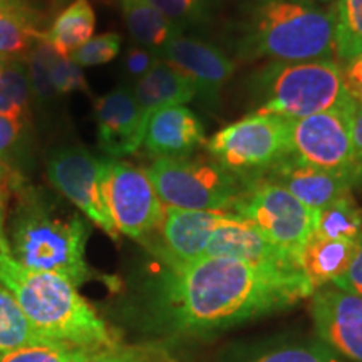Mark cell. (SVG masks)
<instances>
[{
	"instance_id": "6da1fadb",
	"label": "cell",
	"mask_w": 362,
	"mask_h": 362,
	"mask_svg": "<svg viewBox=\"0 0 362 362\" xmlns=\"http://www.w3.org/2000/svg\"><path fill=\"white\" fill-rule=\"evenodd\" d=\"M314 292L304 272L284 274L226 257H203L187 264L158 260L139 302L148 330L193 339L291 309Z\"/></svg>"
},
{
	"instance_id": "7a4b0ae2",
	"label": "cell",
	"mask_w": 362,
	"mask_h": 362,
	"mask_svg": "<svg viewBox=\"0 0 362 362\" xmlns=\"http://www.w3.org/2000/svg\"><path fill=\"white\" fill-rule=\"evenodd\" d=\"M12 197L13 206L6 221L12 259L30 270L61 275L76 287L94 279L86 262L90 228L79 210L25 181Z\"/></svg>"
},
{
	"instance_id": "3957f363",
	"label": "cell",
	"mask_w": 362,
	"mask_h": 362,
	"mask_svg": "<svg viewBox=\"0 0 362 362\" xmlns=\"http://www.w3.org/2000/svg\"><path fill=\"white\" fill-rule=\"evenodd\" d=\"M0 284L47 341L90 351L107 349L121 342L74 284L61 275L21 265L12 259L8 243H0Z\"/></svg>"
},
{
	"instance_id": "277c9868",
	"label": "cell",
	"mask_w": 362,
	"mask_h": 362,
	"mask_svg": "<svg viewBox=\"0 0 362 362\" xmlns=\"http://www.w3.org/2000/svg\"><path fill=\"white\" fill-rule=\"evenodd\" d=\"M238 54L270 62L334 61L336 8L307 0H259L243 24Z\"/></svg>"
},
{
	"instance_id": "5b68a950",
	"label": "cell",
	"mask_w": 362,
	"mask_h": 362,
	"mask_svg": "<svg viewBox=\"0 0 362 362\" xmlns=\"http://www.w3.org/2000/svg\"><path fill=\"white\" fill-rule=\"evenodd\" d=\"M250 90L252 115L291 121L332 110L347 98L334 61L270 62L253 74Z\"/></svg>"
},
{
	"instance_id": "8992f818",
	"label": "cell",
	"mask_w": 362,
	"mask_h": 362,
	"mask_svg": "<svg viewBox=\"0 0 362 362\" xmlns=\"http://www.w3.org/2000/svg\"><path fill=\"white\" fill-rule=\"evenodd\" d=\"M146 173L165 206L232 214L242 192L238 176L214 158L211 161L188 156L156 158Z\"/></svg>"
},
{
	"instance_id": "52a82bcc",
	"label": "cell",
	"mask_w": 362,
	"mask_h": 362,
	"mask_svg": "<svg viewBox=\"0 0 362 362\" xmlns=\"http://www.w3.org/2000/svg\"><path fill=\"white\" fill-rule=\"evenodd\" d=\"M206 149L242 181L257 178L291 153V119L248 115L211 136Z\"/></svg>"
},
{
	"instance_id": "ba28073f",
	"label": "cell",
	"mask_w": 362,
	"mask_h": 362,
	"mask_svg": "<svg viewBox=\"0 0 362 362\" xmlns=\"http://www.w3.org/2000/svg\"><path fill=\"white\" fill-rule=\"evenodd\" d=\"M232 214L247 220L270 242L298 257V260L317 223L315 210L265 176L242 181V192Z\"/></svg>"
},
{
	"instance_id": "9c48e42d",
	"label": "cell",
	"mask_w": 362,
	"mask_h": 362,
	"mask_svg": "<svg viewBox=\"0 0 362 362\" xmlns=\"http://www.w3.org/2000/svg\"><path fill=\"white\" fill-rule=\"evenodd\" d=\"M354 101L347 96L332 110L291 121V155L329 171H362L352 141Z\"/></svg>"
},
{
	"instance_id": "30bf717a",
	"label": "cell",
	"mask_w": 362,
	"mask_h": 362,
	"mask_svg": "<svg viewBox=\"0 0 362 362\" xmlns=\"http://www.w3.org/2000/svg\"><path fill=\"white\" fill-rule=\"evenodd\" d=\"M103 192L117 232L134 240L156 232L165 205L146 171L128 161L104 158Z\"/></svg>"
},
{
	"instance_id": "8fae6325",
	"label": "cell",
	"mask_w": 362,
	"mask_h": 362,
	"mask_svg": "<svg viewBox=\"0 0 362 362\" xmlns=\"http://www.w3.org/2000/svg\"><path fill=\"white\" fill-rule=\"evenodd\" d=\"M49 183L90 223L111 238H117L115 220L103 192V160L94 158L83 146H64L51 153L47 160Z\"/></svg>"
},
{
	"instance_id": "7c38bea8",
	"label": "cell",
	"mask_w": 362,
	"mask_h": 362,
	"mask_svg": "<svg viewBox=\"0 0 362 362\" xmlns=\"http://www.w3.org/2000/svg\"><path fill=\"white\" fill-rule=\"evenodd\" d=\"M310 314L317 336L337 354L362 362V297L336 285L312 293Z\"/></svg>"
},
{
	"instance_id": "4fadbf2b",
	"label": "cell",
	"mask_w": 362,
	"mask_h": 362,
	"mask_svg": "<svg viewBox=\"0 0 362 362\" xmlns=\"http://www.w3.org/2000/svg\"><path fill=\"white\" fill-rule=\"evenodd\" d=\"M205 257H226L265 270L300 274L298 257L270 242L247 220L230 214L211 233Z\"/></svg>"
},
{
	"instance_id": "5bb4252c",
	"label": "cell",
	"mask_w": 362,
	"mask_h": 362,
	"mask_svg": "<svg viewBox=\"0 0 362 362\" xmlns=\"http://www.w3.org/2000/svg\"><path fill=\"white\" fill-rule=\"evenodd\" d=\"M161 59L183 72L193 83L197 96L210 106L220 103L221 89L235 72V62L221 49L183 34L161 49Z\"/></svg>"
},
{
	"instance_id": "9a60e30c",
	"label": "cell",
	"mask_w": 362,
	"mask_h": 362,
	"mask_svg": "<svg viewBox=\"0 0 362 362\" xmlns=\"http://www.w3.org/2000/svg\"><path fill=\"white\" fill-rule=\"evenodd\" d=\"M228 215L225 211L165 206L161 223L155 232L158 233V240L149 245V250L161 262L187 264L203 259L211 233Z\"/></svg>"
},
{
	"instance_id": "2e32d148",
	"label": "cell",
	"mask_w": 362,
	"mask_h": 362,
	"mask_svg": "<svg viewBox=\"0 0 362 362\" xmlns=\"http://www.w3.org/2000/svg\"><path fill=\"white\" fill-rule=\"evenodd\" d=\"M265 178L288 189L297 200L319 211L362 183V171H329L307 165L288 153L267 171Z\"/></svg>"
},
{
	"instance_id": "e0dca14e",
	"label": "cell",
	"mask_w": 362,
	"mask_h": 362,
	"mask_svg": "<svg viewBox=\"0 0 362 362\" xmlns=\"http://www.w3.org/2000/svg\"><path fill=\"white\" fill-rule=\"evenodd\" d=\"M98 121L99 148L107 158L119 160L143 146L144 126L133 89L119 86L104 94L94 106Z\"/></svg>"
},
{
	"instance_id": "ac0fdd59",
	"label": "cell",
	"mask_w": 362,
	"mask_h": 362,
	"mask_svg": "<svg viewBox=\"0 0 362 362\" xmlns=\"http://www.w3.org/2000/svg\"><path fill=\"white\" fill-rule=\"evenodd\" d=\"M203 143L200 117L185 106H170L149 117L143 146L156 158H185Z\"/></svg>"
},
{
	"instance_id": "d6986e66",
	"label": "cell",
	"mask_w": 362,
	"mask_h": 362,
	"mask_svg": "<svg viewBox=\"0 0 362 362\" xmlns=\"http://www.w3.org/2000/svg\"><path fill=\"white\" fill-rule=\"evenodd\" d=\"M25 59L34 96L40 101H52L72 90L88 89L83 69L44 40L35 44Z\"/></svg>"
},
{
	"instance_id": "ffe728a7",
	"label": "cell",
	"mask_w": 362,
	"mask_h": 362,
	"mask_svg": "<svg viewBox=\"0 0 362 362\" xmlns=\"http://www.w3.org/2000/svg\"><path fill=\"white\" fill-rule=\"evenodd\" d=\"M133 93L144 126L156 111L170 106H183L197 98L192 81L165 59H160L151 72L134 84Z\"/></svg>"
},
{
	"instance_id": "44dd1931",
	"label": "cell",
	"mask_w": 362,
	"mask_h": 362,
	"mask_svg": "<svg viewBox=\"0 0 362 362\" xmlns=\"http://www.w3.org/2000/svg\"><path fill=\"white\" fill-rule=\"evenodd\" d=\"M359 242L330 240L312 233L300 252V267L312 287L334 284L349 269Z\"/></svg>"
},
{
	"instance_id": "7402d4cb",
	"label": "cell",
	"mask_w": 362,
	"mask_h": 362,
	"mask_svg": "<svg viewBox=\"0 0 362 362\" xmlns=\"http://www.w3.org/2000/svg\"><path fill=\"white\" fill-rule=\"evenodd\" d=\"M119 6L129 34L143 47L161 54V49L171 39L183 34L149 0H119Z\"/></svg>"
},
{
	"instance_id": "603a6c76",
	"label": "cell",
	"mask_w": 362,
	"mask_h": 362,
	"mask_svg": "<svg viewBox=\"0 0 362 362\" xmlns=\"http://www.w3.org/2000/svg\"><path fill=\"white\" fill-rule=\"evenodd\" d=\"M94 27L96 16L89 0H74L56 17L52 25L44 33L42 40L51 44L62 56L69 57L81 45L93 39Z\"/></svg>"
},
{
	"instance_id": "cb8c5ba5",
	"label": "cell",
	"mask_w": 362,
	"mask_h": 362,
	"mask_svg": "<svg viewBox=\"0 0 362 362\" xmlns=\"http://www.w3.org/2000/svg\"><path fill=\"white\" fill-rule=\"evenodd\" d=\"M33 96L27 59L12 57L0 72V115L27 124Z\"/></svg>"
},
{
	"instance_id": "d4e9b609",
	"label": "cell",
	"mask_w": 362,
	"mask_h": 362,
	"mask_svg": "<svg viewBox=\"0 0 362 362\" xmlns=\"http://www.w3.org/2000/svg\"><path fill=\"white\" fill-rule=\"evenodd\" d=\"M314 233L330 240L361 242L362 240V210L351 193L342 194L337 200L317 211Z\"/></svg>"
},
{
	"instance_id": "484cf974",
	"label": "cell",
	"mask_w": 362,
	"mask_h": 362,
	"mask_svg": "<svg viewBox=\"0 0 362 362\" xmlns=\"http://www.w3.org/2000/svg\"><path fill=\"white\" fill-rule=\"evenodd\" d=\"M40 342L52 341L40 336L12 293L0 284V356Z\"/></svg>"
},
{
	"instance_id": "4316f807",
	"label": "cell",
	"mask_w": 362,
	"mask_h": 362,
	"mask_svg": "<svg viewBox=\"0 0 362 362\" xmlns=\"http://www.w3.org/2000/svg\"><path fill=\"white\" fill-rule=\"evenodd\" d=\"M44 37L27 12H0V52L8 57H27Z\"/></svg>"
},
{
	"instance_id": "83f0119b",
	"label": "cell",
	"mask_w": 362,
	"mask_h": 362,
	"mask_svg": "<svg viewBox=\"0 0 362 362\" xmlns=\"http://www.w3.org/2000/svg\"><path fill=\"white\" fill-rule=\"evenodd\" d=\"M362 54V0H339L336 6L337 64Z\"/></svg>"
},
{
	"instance_id": "f1b7e54d",
	"label": "cell",
	"mask_w": 362,
	"mask_h": 362,
	"mask_svg": "<svg viewBox=\"0 0 362 362\" xmlns=\"http://www.w3.org/2000/svg\"><path fill=\"white\" fill-rule=\"evenodd\" d=\"M238 362H344L342 356L322 341L279 344L253 352Z\"/></svg>"
},
{
	"instance_id": "f546056e",
	"label": "cell",
	"mask_w": 362,
	"mask_h": 362,
	"mask_svg": "<svg viewBox=\"0 0 362 362\" xmlns=\"http://www.w3.org/2000/svg\"><path fill=\"white\" fill-rule=\"evenodd\" d=\"M98 351L61 342H40L0 356V362H86Z\"/></svg>"
},
{
	"instance_id": "4dcf8cb0",
	"label": "cell",
	"mask_w": 362,
	"mask_h": 362,
	"mask_svg": "<svg viewBox=\"0 0 362 362\" xmlns=\"http://www.w3.org/2000/svg\"><path fill=\"white\" fill-rule=\"evenodd\" d=\"M166 19L181 30L203 25L214 19L220 0H149Z\"/></svg>"
},
{
	"instance_id": "1f68e13d",
	"label": "cell",
	"mask_w": 362,
	"mask_h": 362,
	"mask_svg": "<svg viewBox=\"0 0 362 362\" xmlns=\"http://www.w3.org/2000/svg\"><path fill=\"white\" fill-rule=\"evenodd\" d=\"M86 362H176L161 344H116L94 352Z\"/></svg>"
},
{
	"instance_id": "d6a6232c",
	"label": "cell",
	"mask_w": 362,
	"mask_h": 362,
	"mask_svg": "<svg viewBox=\"0 0 362 362\" xmlns=\"http://www.w3.org/2000/svg\"><path fill=\"white\" fill-rule=\"evenodd\" d=\"M119 51L121 35L116 33H107L89 39L84 45H81L78 51L72 52L69 59L83 69V67L107 64V62L117 57Z\"/></svg>"
},
{
	"instance_id": "836d02e7",
	"label": "cell",
	"mask_w": 362,
	"mask_h": 362,
	"mask_svg": "<svg viewBox=\"0 0 362 362\" xmlns=\"http://www.w3.org/2000/svg\"><path fill=\"white\" fill-rule=\"evenodd\" d=\"M24 133L25 124L0 115V165L17 171L13 165L21 158L19 155L22 144H24Z\"/></svg>"
},
{
	"instance_id": "e575fe53",
	"label": "cell",
	"mask_w": 362,
	"mask_h": 362,
	"mask_svg": "<svg viewBox=\"0 0 362 362\" xmlns=\"http://www.w3.org/2000/svg\"><path fill=\"white\" fill-rule=\"evenodd\" d=\"M161 54L153 51V49L143 47V45H133L124 54L123 59V74L134 83L141 81L144 76L151 72L158 62H160Z\"/></svg>"
},
{
	"instance_id": "d590c367",
	"label": "cell",
	"mask_w": 362,
	"mask_h": 362,
	"mask_svg": "<svg viewBox=\"0 0 362 362\" xmlns=\"http://www.w3.org/2000/svg\"><path fill=\"white\" fill-rule=\"evenodd\" d=\"M24 178L7 166L0 165V243H7L6 221H7V203L16 192V188Z\"/></svg>"
},
{
	"instance_id": "8d00e7d4",
	"label": "cell",
	"mask_w": 362,
	"mask_h": 362,
	"mask_svg": "<svg viewBox=\"0 0 362 362\" xmlns=\"http://www.w3.org/2000/svg\"><path fill=\"white\" fill-rule=\"evenodd\" d=\"M339 66L344 93L356 104H362V54Z\"/></svg>"
},
{
	"instance_id": "74e56055",
	"label": "cell",
	"mask_w": 362,
	"mask_h": 362,
	"mask_svg": "<svg viewBox=\"0 0 362 362\" xmlns=\"http://www.w3.org/2000/svg\"><path fill=\"white\" fill-rule=\"evenodd\" d=\"M334 285L342 288V291L362 297V240L359 242V247H357V252L351 262L349 269L344 272L342 277H339Z\"/></svg>"
},
{
	"instance_id": "f35d334b",
	"label": "cell",
	"mask_w": 362,
	"mask_h": 362,
	"mask_svg": "<svg viewBox=\"0 0 362 362\" xmlns=\"http://www.w3.org/2000/svg\"><path fill=\"white\" fill-rule=\"evenodd\" d=\"M352 141L357 156L362 161V104L354 103V110H352Z\"/></svg>"
},
{
	"instance_id": "ab89813d",
	"label": "cell",
	"mask_w": 362,
	"mask_h": 362,
	"mask_svg": "<svg viewBox=\"0 0 362 362\" xmlns=\"http://www.w3.org/2000/svg\"><path fill=\"white\" fill-rule=\"evenodd\" d=\"M27 12L21 6V0H0V12Z\"/></svg>"
},
{
	"instance_id": "60d3db41",
	"label": "cell",
	"mask_w": 362,
	"mask_h": 362,
	"mask_svg": "<svg viewBox=\"0 0 362 362\" xmlns=\"http://www.w3.org/2000/svg\"><path fill=\"white\" fill-rule=\"evenodd\" d=\"M11 59H12V57H8V56H6V54L0 52V72H2V69L7 66V62L11 61Z\"/></svg>"
}]
</instances>
